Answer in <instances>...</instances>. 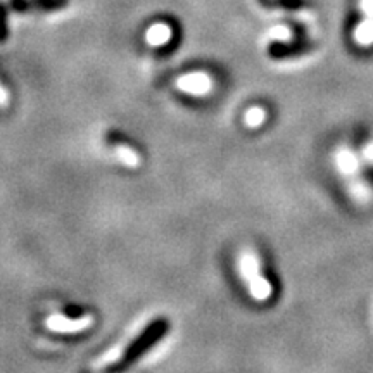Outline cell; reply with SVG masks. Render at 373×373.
Here are the masks:
<instances>
[{"mask_svg":"<svg viewBox=\"0 0 373 373\" xmlns=\"http://www.w3.org/2000/svg\"><path fill=\"white\" fill-rule=\"evenodd\" d=\"M240 271L246 278L251 296L256 301H268L273 294L271 283L260 273V257L253 251H246L240 256Z\"/></svg>","mask_w":373,"mask_h":373,"instance_id":"cell-1","label":"cell"},{"mask_svg":"<svg viewBox=\"0 0 373 373\" xmlns=\"http://www.w3.org/2000/svg\"><path fill=\"white\" fill-rule=\"evenodd\" d=\"M93 325V318L90 315H85L80 318H68L64 315H50L45 320V326L57 333H80L88 330Z\"/></svg>","mask_w":373,"mask_h":373,"instance_id":"cell-2","label":"cell"},{"mask_svg":"<svg viewBox=\"0 0 373 373\" xmlns=\"http://www.w3.org/2000/svg\"><path fill=\"white\" fill-rule=\"evenodd\" d=\"M177 88L178 90L189 93V95H207L213 90V80L207 73L203 71H197V73H189L184 74L177 80Z\"/></svg>","mask_w":373,"mask_h":373,"instance_id":"cell-3","label":"cell"},{"mask_svg":"<svg viewBox=\"0 0 373 373\" xmlns=\"http://www.w3.org/2000/svg\"><path fill=\"white\" fill-rule=\"evenodd\" d=\"M361 10L365 19L354 31V40L361 47H370L373 45V0H361Z\"/></svg>","mask_w":373,"mask_h":373,"instance_id":"cell-4","label":"cell"},{"mask_svg":"<svg viewBox=\"0 0 373 373\" xmlns=\"http://www.w3.org/2000/svg\"><path fill=\"white\" fill-rule=\"evenodd\" d=\"M171 37H173V30H171L170 24H166V23L152 24L145 33L147 44L152 47L166 45L168 42L171 40Z\"/></svg>","mask_w":373,"mask_h":373,"instance_id":"cell-5","label":"cell"},{"mask_svg":"<svg viewBox=\"0 0 373 373\" xmlns=\"http://www.w3.org/2000/svg\"><path fill=\"white\" fill-rule=\"evenodd\" d=\"M335 163L340 173L346 175V177H351V175L358 171V166H360V157H358L353 150L340 149L335 156Z\"/></svg>","mask_w":373,"mask_h":373,"instance_id":"cell-6","label":"cell"},{"mask_svg":"<svg viewBox=\"0 0 373 373\" xmlns=\"http://www.w3.org/2000/svg\"><path fill=\"white\" fill-rule=\"evenodd\" d=\"M114 154H116L118 159L128 168H138L140 163H142L138 152H135L130 145H125V143H118V145L114 147Z\"/></svg>","mask_w":373,"mask_h":373,"instance_id":"cell-7","label":"cell"},{"mask_svg":"<svg viewBox=\"0 0 373 373\" xmlns=\"http://www.w3.org/2000/svg\"><path fill=\"white\" fill-rule=\"evenodd\" d=\"M267 120V109L260 106H254L251 109H247L246 116H244V123L247 128H257L264 123Z\"/></svg>","mask_w":373,"mask_h":373,"instance_id":"cell-8","label":"cell"},{"mask_svg":"<svg viewBox=\"0 0 373 373\" xmlns=\"http://www.w3.org/2000/svg\"><path fill=\"white\" fill-rule=\"evenodd\" d=\"M271 38H273V42H287L289 38H292V31L287 26L273 28L271 30Z\"/></svg>","mask_w":373,"mask_h":373,"instance_id":"cell-9","label":"cell"},{"mask_svg":"<svg viewBox=\"0 0 373 373\" xmlns=\"http://www.w3.org/2000/svg\"><path fill=\"white\" fill-rule=\"evenodd\" d=\"M363 161L368 164H373V140L363 149Z\"/></svg>","mask_w":373,"mask_h":373,"instance_id":"cell-10","label":"cell"},{"mask_svg":"<svg viewBox=\"0 0 373 373\" xmlns=\"http://www.w3.org/2000/svg\"><path fill=\"white\" fill-rule=\"evenodd\" d=\"M7 104H9V93L0 85V107H6Z\"/></svg>","mask_w":373,"mask_h":373,"instance_id":"cell-11","label":"cell"}]
</instances>
